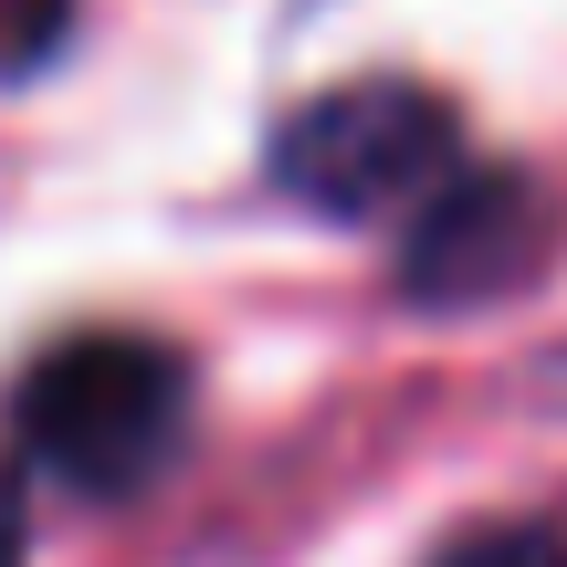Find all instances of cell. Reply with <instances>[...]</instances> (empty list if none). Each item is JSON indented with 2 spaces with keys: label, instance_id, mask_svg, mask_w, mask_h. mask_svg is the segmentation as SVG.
I'll return each mask as SVG.
<instances>
[{
  "label": "cell",
  "instance_id": "obj_1",
  "mask_svg": "<svg viewBox=\"0 0 567 567\" xmlns=\"http://www.w3.org/2000/svg\"><path fill=\"white\" fill-rule=\"evenodd\" d=\"M21 463L74 494H126L179 452L189 431V358L137 326H74L11 379Z\"/></svg>",
  "mask_w": 567,
  "mask_h": 567
},
{
  "label": "cell",
  "instance_id": "obj_2",
  "mask_svg": "<svg viewBox=\"0 0 567 567\" xmlns=\"http://www.w3.org/2000/svg\"><path fill=\"white\" fill-rule=\"evenodd\" d=\"M264 168L316 221H379V210L410 221L431 189L463 179V116H452V95H431L410 74H358V84L305 95L274 126Z\"/></svg>",
  "mask_w": 567,
  "mask_h": 567
},
{
  "label": "cell",
  "instance_id": "obj_3",
  "mask_svg": "<svg viewBox=\"0 0 567 567\" xmlns=\"http://www.w3.org/2000/svg\"><path fill=\"white\" fill-rule=\"evenodd\" d=\"M557 243V210L526 168H463L400 221V295L410 305H494Z\"/></svg>",
  "mask_w": 567,
  "mask_h": 567
},
{
  "label": "cell",
  "instance_id": "obj_4",
  "mask_svg": "<svg viewBox=\"0 0 567 567\" xmlns=\"http://www.w3.org/2000/svg\"><path fill=\"white\" fill-rule=\"evenodd\" d=\"M421 567H567V526H547V515H484V526L442 536Z\"/></svg>",
  "mask_w": 567,
  "mask_h": 567
},
{
  "label": "cell",
  "instance_id": "obj_5",
  "mask_svg": "<svg viewBox=\"0 0 567 567\" xmlns=\"http://www.w3.org/2000/svg\"><path fill=\"white\" fill-rule=\"evenodd\" d=\"M21 547H32V526H21V484L0 473V567H21Z\"/></svg>",
  "mask_w": 567,
  "mask_h": 567
}]
</instances>
